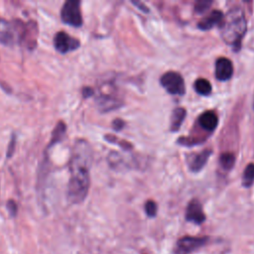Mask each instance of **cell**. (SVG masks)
I'll list each match as a JSON object with an SVG mask.
<instances>
[{"label": "cell", "instance_id": "obj_19", "mask_svg": "<svg viewBox=\"0 0 254 254\" xmlns=\"http://www.w3.org/2000/svg\"><path fill=\"white\" fill-rule=\"evenodd\" d=\"M145 211L148 216L154 217L157 214V204L153 200H148L145 203Z\"/></svg>", "mask_w": 254, "mask_h": 254}, {"label": "cell", "instance_id": "obj_21", "mask_svg": "<svg viewBox=\"0 0 254 254\" xmlns=\"http://www.w3.org/2000/svg\"><path fill=\"white\" fill-rule=\"evenodd\" d=\"M7 208H8V210H9L11 215L14 216L17 213V205H16L14 200H9L7 202Z\"/></svg>", "mask_w": 254, "mask_h": 254}, {"label": "cell", "instance_id": "obj_20", "mask_svg": "<svg viewBox=\"0 0 254 254\" xmlns=\"http://www.w3.org/2000/svg\"><path fill=\"white\" fill-rule=\"evenodd\" d=\"M211 5V1H205V0H202V1H197L196 4H195V11L197 13H202L204 12L205 10L208 9V7Z\"/></svg>", "mask_w": 254, "mask_h": 254}, {"label": "cell", "instance_id": "obj_2", "mask_svg": "<svg viewBox=\"0 0 254 254\" xmlns=\"http://www.w3.org/2000/svg\"><path fill=\"white\" fill-rule=\"evenodd\" d=\"M246 29L247 22L244 13L240 8L236 7L229 10L223 17L220 24V35L226 44L233 46L235 51H238Z\"/></svg>", "mask_w": 254, "mask_h": 254}, {"label": "cell", "instance_id": "obj_16", "mask_svg": "<svg viewBox=\"0 0 254 254\" xmlns=\"http://www.w3.org/2000/svg\"><path fill=\"white\" fill-rule=\"evenodd\" d=\"M64 131H65V125H64V122L60 121L57 124V126H56V128H55V130L53 132V136H52V139H51L49 147H51V146L57 144L59 141H61L63 139V137H64Z\"/></svg>", "mask_w": 254, "mask_h": 254}, {"label": "cell", "instance_id": "obj_10", "mask_svg": "<svg viewBox=\"0 0 254 254\" xmlns=\"http://www.w3.org/2000/svg\"><path fill=\"white\" fill-rule=\"evenodd\" d=\"M211 155V150H204L198 154H191L188 158V165L192 172L200 171L205 163L207 162L208 157Z\"/></svg>", "mask_w": 254, "mask_h": 254}, {"label": "cell", "instance_id": "obj_14", "mask_svg": "<svg viewBox=\"0 0 254 254\" xmlns=\"http://www.w3.org/2000/svg\"><path fill=\"white\" fill-rule=\"evenodd\" d=\"M194 89L200 95H208L211 92V84L205 78H198L194 82Z\"/></svg>", "mask_w": 254, "mask_h": 254}, {"label": "cell", "instance_id": "obj_13", "mask_svg": "<svg viewBox=\"0 0 254 254\" xmlns=\"http://www.w3.org/2000/svg\"><path fill=\"white\" fill-rule=\"evenodd\" d=\"M186 109L183 107H178L174 109L172 116H171V124H170V130L173 132H176L180 129L185 117H186Z\"/></svg>", "mask_w": 254, "mask_h": 254}, {"label": "cell", "instance_id": "obj_17", "mask_svg": "<svg viewBox=\"0 0 254 254\" xmlns=\"http://www.w3.org/2000/svg\"><path fill=\"white\" fill-rule=\"evenodd\" d=\"M234 162H235V159L233 154L231 153H223L220 156V164L226 170H230L233 167Z\"/></svg>", "mask_w": 254, "mask_h": 254}, {"label": "cell", "instance_id": "obj_11", "mask_svg": "<svg viewBox=\"0 0 254 254\" xmlns=\"http://www.w3.org/2000/svg\"><path fill=\"white\" fill-rule=\"evenodd\" d=\"M223 14L221 11L219 10H212L205 18H203L201 21L198 22L197 27L200 30L206 31L209 30L211 28H213L214 26L221 24L222 20H223Z\"/></svg>", "mask_w": 254, "mask_h": 254}, {"label": "cell", "instance_id": "obj_12", "mask_svg": "<svg viewBox=\"0 0 254 254\" xmlns=\"http://www.w3.org/2000/svg\"><path fill=\"white\" fill-rule=\"evenodd\" d=\"M199 125L207 131H212L218 124L217 115L212 111H205L198 118Z\"/></svg>", "mask_w": 254, "mask_h": 254}, {"label": "cell", "instance_id": "obj_9", "mask_svg": "<svg viewBox=\"0 0 254 254\" xmlns=\"http://www.w3.org/2000/svg\"><path fill=\"white\" fill-rule=\"evenodd\" d=\"M17 28L5 19H0V43L11 45L16 40Z\"/></svg>", "mask_w": 254, "mask_h": 254}, {"label": "cell", "instance_id": "obj_18", "mask_svg": "<svg viewBox=\"0 0 254 254\" xmlns=\"http://www.w3.org/2000/svg\"><path fill=\"white\" fill-rule=\"evenodd\" d=\"M105 139L113 144H117L119 145L121 148L125 149V150H129L132 148V145L129 143V142H126V141H122V140H119L118 138L114 137V136H111V135H106L105 136Z\"/></svg>", "mask_w": 254, "mask_h": 254}, {"label": "cell", "instance_id": "obj_15", "mask_svg": "<svg viewBox=\"0 0 254 254\" xmlns=\"http://www.w3.org/2000/svg\"><path fill=\"white\" fill-rule=\"evenodd\" d=\"M254 182V164H248L245 168L242 176V185L245 188L250 187Z\"/></svg>", "mask_w": 254, "mask_h": 254}, {"label": "cell", "instance_id": "obj_3", "mask_svg": "<svg viewBox=\"0 0 254 254\" xmlns=\"http://www.w3.org/2000/svg\"><path fill=\"white\" fill-rule=\"evenodd\" d=\"M62 20L70 26L79 27L82 25V17L79 8V1L67 0L63 5L61 11Z\"/></svg>", "mask_w": 254, "mask_h": 254}, {"label": "cell", "instance_id": "obj_22", "mask_svg": "<svg viewBox=\"0 0 254 254\" xmlns=\"http://www.w3.org/2000/svg\"><path fill=\"white\" fill-rule=\"evenodd\" d=\"M113 128L115 130H120L123 126H124V122L121 120V119H116L113 121Z\"/></svg>", "mask_w": 254, "mask_h": 254}, {"label": "cell", "instance_id": "obj_7", "mask_svg": "<svg viewBox=\"0 0 254 254\" xmlns=\"http://www.w3.org/2000/svg\"><path fill=\"white\" fill-rule=\"evenodd\" d=\"M186 219L195 224H200L205 220V214L202 210L201 203L196 198L191 199L187 207Z\"/></svg>", "mask_w": 254, "mask_h": 254}, {"label": "cell", "instance_id": "obj_1", "mask_svg": "<svg viewBox=\"0 0 254 254\" xmlns=\"http://www.w3.org/2000/svg\"><path fill=\"white\" fill-rule=\"evenodd\" d=\"M90 163L91 149L84 144L75 145L70 159V179L67 185V198L72 203L83 201L88 193Z\"/></svg>", "mask_w": 254, "mask_h": 254}, {"label": "cell", "instance_id": "obj_4", "mask_svg": "<svg viewBox=\"0 0 254 254\" xmlns=\"http://www.w3.org/2000/svg\"><path fill=\"white\" fill-rule=\"evenodd\" d=\"M160 81L169 93L175 95L185 94V82L180 73L176 71H168L161 76Z\"/></svg>", "mask_w": 254, "mask_h": 254}, {"label": "cell", "instance_id": "obj_8", "mask_svg": "<svg viewBox=\"0 0 254 254\" xmlns=\"http://www.w3.org/2000/svg\"><path fill=\"white\" fill-rule=\"evenodd\" d=\"M233 74V65L230 60L219 58L215 63V77L218 80H227Z\"/></svg>", "mask_w": 254, "mask_h": 254}, {"label": "cell", "instance_id": "obj_23", "mask_svg": "<svg viewBox=\"0 0 254 254\" xmlns=\"http://www.w3.org/2000/svg\"><path fill=\"white\" fill-rule=\"evenodd\" d=\"M93 93V90L90 87H85L83 89V95L84 96H90Z\"/></svg>", "mask_w": 254, "mask_h": 254}, {"label": "cell", "instance_id": "obj_6", "mask_svg": "<svg viewBox=\"0 0 254 254\" xmlns=\"http://www.w3.org/2000/svg\"><path fill=\"white\" fill-rule=\"evenodd\" d=\"M54 44H55L56 50L62 54H65L69 51H73L77 49L80 45L77 39L70 37L69 35H67L65 32H63V31L56 34L54 39Z\"/></svg>", "mask_w": 254, "mask_h": 254}, {"label": "cell", "instance_id": "obj_5", "mask_svg": "<svg viewBox=\"0 0 254 254\" xmlns=\"http://www.w3.org/2000/svg\"><path fill=\"white\" fill-rule=\"evenodd\" d=\"M207 242V237L184 236L178 240L177 251L179 254H189L203 246Z\"/></svg>", "mask_w": 254, "mask_h": 254}]
</instances>
